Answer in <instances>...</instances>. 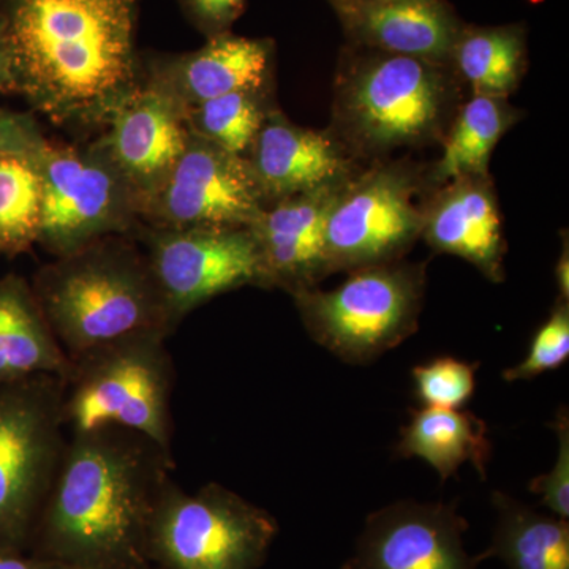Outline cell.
Returning <instances> with one entry per match:
<instances>
[{"label": "cell", "instance_id": "cell-13", "mask_svg": "<svg viewBox=\"0 0 569 569\" xmlns=\"http://www.w3.org/2000/svg\"><path fill=\"white\" fill-rule=\"evenodd\" d=\"M456 505L397 501L372 512L342 569H478Z\"/></svg>", "mask_w": 569, "mask_h": 569}, {"label": "cell", "instance_id": "cell-5", "mask_svg": "<svg viewBox=\"0 0 569 569\" xmlns=\"http://www.w3.org/2000/svg\"><path fill=\"white\" fill-rule=\"evenodd\" d=\"M163 335L127 337L70 359L62 417L70 436L122 427L171 449L174 365Z\"/></svg>", "mask_w": 569, "mask_h": 569}, {"label": "cell", "instance_id": "cell-33", "mask_svg": "<svg viewBox=\"0 0 569 569\" xmlns=\"http://www.w3.org/2000/svg\"><path fill=\"white\" fill-rule=\"evenodd\" d=\"M556 282L559 288L561 301H568L569 298V249L568 238H565L563 249H561L559 261L556 266Z\"/></svg>", "mask_w": 569, "mask_h": 569}, {"label": "cell", "instance_id": "cell-26", "mask_svg": "<svg viewBox=\"0 0 569 569\" xmlns=\"http://www.w3.org/2000/svg\"><path fill=\"white\" fill-rule=\"evenodd\" d=\"M271 110L266 91H241L198 104L183 112V118L194 137L246 157Z\"/></svg>", "mask_w": 569, "mask_h": 569}, {"label": "cell", "instance_id": "cell-16", "mask_svg": "<svg viewBox=\"0 0 569 569\" xmlns=\"http://www.w3.org/2000/svg\"><path fill=\"white\" fill-rule=\"evenodd\" d=\"M246 159L257 176L266 206L347 182L359 173L358 159L331 130L296 126L279 110L266 116Z\"/></svg>", "mask_w": 569, "mask_h": 569}, {"label": "cell", "instance_id": "cell-17", "mask_svg": "<svg viewBox=\"0 0 569 569\" xmlns=\"http://www.w3.org/2000/svg\"><path fill=\"white\" fill-rule=\"evenodd\" d=\"M348 44L451 66L463 22L448 0H328Z\"/></svg>", "mask_w": 569, "mask_h": 569}, {"label": "cell", "instance_id": "cell-19", "mask_svg": "<svg viewBox=\"0 0 569 569\" xmlns=\"http://www.w3.org/2000/svg\"><path fill=\"white\" fill-rule=\"evenodd\" d=\"M272 58L271 40L220 33L200 50L157 67L149 84L170 96L186 112L228 93L266 91Z\"/></svg>", "mask_w": 569, "mask_h": 569}, {"label": "cell", "instance_id": "cell-21", "mask_svg": "<svg viewBox=\"0 0 569 569\" xmlns=\"http://www.w3.org/2000/svg\"><path fill=\"white\" fill-rule=\"evenodd\" d=\"M396 452L400 458L425 460L445 482L467 462L486 478L492 445L488 425L477 415L422 407L410 411V421L400 430Z\"/></svg>", "mask_w": 569, "mask_h": 569}, {"label": "cell", "instance_id": "cell-35", "mask_svg": "<svg viewBox=\"0 0 569 569\" xmlns=\"http://www.w3.org/2000/svg\"><path fill=\"white\" fill-rule=\"evenodd\" d=\"M151 569H157V568H153V567H152Z\"/></svg>", "mask_w": 569, "mask_h": 569}, {"label": "cell", "instance_id": "cell-6", "mask_svg": "<svg viewBox=\"0 0 569 569\" xmlns=\"http://www.w3.org/2000/svg\"><path fill=\"white\" fill-rule=\"evenodd\" d=\"M426 293V263L369 266L339 287L293 295L313 340L350 365H369L415 335Z\"/></svg>", "mask_w": 569, "mask_h": 569}, {"label": "cell", "instance_id": "cell-29", "mask_svg": "<svg viewBox=\"0 0 569 569\" xmlns=\"http://www.w3.org/2000/svg\"><path fill=\"white\" fill-rule=\"evenodd\" d=\"M559 438V455L550 471L531 479L529 489L541 497L542 505L560 519L569 518V417L561 407L550 425Z\"/></svg>", "mask_w": 569, "mask_h": 569}, {"label": "cell", "instance_id": "cell-15", "mask_svg": "<svg viewBox=\"0 0 569 569\" xmlns=\"http://www.w3.org/2000/svg\"><path fill=\"white\" fill-rule=\"evenodd\" d=\"M347 182L266 206L263 213L250 224L260 254L261 287L282 288L295 295L317 287L329 276L325 258L326 222Z\"/></svg>", "mask_w": 569, "mask_h": 569}, {"label": "cell", "instance_id": "cell-28", "mask_svg": "<svg viewBox=\"0 0 569 569\" xmlns=\"http://www.w3.org/2000/svg\"><path fill=\"white\" fill-rule=\"evenodd\" d=\"M569 358V306L568 301L557 302L550 317L535 332L526 358L518 366L503 372V380H531L550 370L560 369Z\"/></svg>", "mask_w": 569, "mask_h": 569}, {"label": "cell", "instance_id": "cell-7", "mask_svg": "<svg viewBox=\"0 0 569 569\" xmlns=\"http://www.w3.org/2000/svg\"><path fill=\"white\" fill-rule=\"evenodd\" d=\"M63 378L0 387V553L29 552L67 438Z\"/></svg>", "mask_w": 569, "mask_h": 569}, {"label": "cell", "instance_id": "cell-23", "mask_svg": "<svg viewBox=\"0 0 569 569\" xmlns=\"http://www.w3.org/2000/svg\"><path fill=\"white\" fill-rule=\"evenodd\" d=\"M496 529L489 549L479 553L503 561L509 569H569V523L542 515L505 492H493Z\"/></svg>", "mask_w": 569, "mask_h": 569}, {"label": "cell", "instance_id": "cell-24", "mask_svg": "<svg viewBox=\"0 0 569 569\" xmlns=\"http://www.w3.org/2000/svg\"><path fill=\"white\" fill-rule=\"evenodd\" d=\"M522 116L503 97L471 96L449 126L443 152L427 174L429 182L440 187L462 176H489L493 149Z\"/></svg>", "mask_w": 569, "mask_h": 569}, {"label": "cell", "instance_id": "cell-1", "mask_svg": "<svg viewBox=\"0 0 569 569\" xmlns=\"http://www.w3.org/2000/svg\"><path fill=\"white\" fill-rule=\"evenodd\" d=\"M173 470L171 449L134 430L73 433L29 552L69 569H151L149 526Z\"/></svg>", "mask_w": 569, "mask_h": 569}, {"label": "cell", "instance_id": "cell-31", "mask_svg": "<svg viewBox=\"0 0 569 569\" xmlns=\"http://www.w3.org/2000/svg\"><path fill=\"white\" fill-rule=\"evenodd\" d=\"M247 0H186L194 22L209 37L230 32L234 21L244 13Z\"/></svg>", "mask_w": 569, "mask_h": 569}, {"label": "cell", "instance_id": "cell-27", "mask_svg": "<svg viewBox=\"0 0 569 569\" xmlns=\"http://www.w3.org/2000/svg\"><path fill=\"white\" fill-rule=\"evenodd\" d=\"M478 365L441 356L411 370L415 396L425 407L460 410L477 391Z\"/></svg>", "mask_w": 569, "mask_h": 569}, {"label": "cell", "instance_id": "cell-20", "mask_svg": "<svg viewBox=\"0 0 569 569\" xmlns=\"http://www.w3.org/2000/svg\"><path fill=\"white\" fill-rule=\"evenodd\" d=\"M71 361L41 312L31 283L0 279V387L33 376L66 380Z\"/></svg>", "mask_w": 569, "mask_h": 569}, {"label": "cell", "instance_id": "cell-30", "mask_svg": "<svg viewBox=\"0 0 569 569\" xmlns=\"http://www.w3.org/2000/svg\"><path fill=\"white\" fill-rule=\"evenodd\" d=\"M44 141L31 116L0 110V153L32 157Z\"/></svg>", "mask_w": 569, "mask_h": 569}, {"label": "cell", "instance_id": "cell-14", "mask_svg": "<svg viewBox=\"0 0 569 569\" xmlns=\"http://www.w3.org/2000/svg\"><path fill=\"white\" fill-rule=\"evenodd\" d=\"M93 142L129 183L142 206L162 189L181 159L190 132L182 108L152 84L140 86L108 119Z\"/></svg>", "mask_w": 569, "mask_h": 569}, {"label": "cell", "instance_id": "cell-32", "mask_svg": "<svg viewBox=\"0 0 569 569\" xmlns=\"http://www.w3.org/2000/svg\"><path fill=\"white\" fill-rule=\"evenodd\" d=\"M0 569H69L58 561L22 553H0Z\"/></svg>", "mask_w": 569, "mask_h": 569}, {"label": "cell", "instance_id": "cell-12", "mask_svg": "<svg viewBox=\"0 0 569 569\" xmlns=\"http://www.w3.org/2000/svg\"><path fill=\"white\" fill-rule=\"evenodd\" d=\"M266 209L246 157L190 133L162 189L142 206L151 228H249Z\"/></svg>", "mask_w": 569, "mask_h": 569}, {"label": "cell", "instance_id": "cell-8", "mask_svg": "<svg viewBox=\"0 0 569 569\" xmlns=\"http://www.w3.org/2000/svg\"><path fill=\"white\" fill-rule=\"evenodd\" d=\"M277 533L274 516L219 482L189 493L171 481L153 512L146 553L157 569H258Z\"/></svg>", "mask_w": 569, "mask_h": 569}, {"label": "cell", "instance_id": "cell-4", "mask_svg": "<svg viewBox=\"0 0 569 569\" xmlns=\"http://www.w3.org/2000/svg\"><path fill=\"white\" fill-rule=\"evenodd\" d=\"M31 287L70 359L127 337L176 331L148 258L129 234L107 236L54 258Z\"/></svg>", "mask_w": 569, "mask_h": 569}, {"label": "cell", "instance_id": "cell-10", "mask_svg": "<svg viewBox=\"0 0 569 569\" xmlns=\"http://www.w3.org/2000/svg\"><path fill=\"white\" fill-rule=\"evenodd\" d=\"M32 160L41 186L37 244L54 258L107 236H130L138 227L137 197L96 144L82 149L44 141Z\"/></svg>", "mask_w": 569, "mask_h": 569}, {"label": "cell", "instance_id": "cell-22", "mask_svg": "<svg viewBox=\"0 0 569 569\" xmlns=\"http://www.w3.org/2000/svg\"><path fill=\"white\" fill-rule=\"evenodd\" d=\"M451 67L471 96L503 97L518 91L529 69L527 28L522 22L505 26L463 24Z\"/></svg>", "mask_w": 569, "mask_h": 569}, {"label": "cell", "instance_id": "cell-9", "mask_svg": "<svg viewBox=\"0 0 569 569\" xmlns=\"http://www.w3.org/2000/svg\"><path fill=\"white\" fill-rule=\"evenodd\" d=\"M425 176L410 162H378L340 190L325 230L328 274L395 263L421 239Z\"/></svg>", "mask_w": 569, "mask_h": 569}, {"label": "cell", "instance_id": "cell-2", "mask_svg": "<svg viewBox=\"0 0 569 569\" xmlns=\"http://www.w3.org/2000/svg\"><path fill=\"white\" fill-rule=\"evenodd\" d=\"M134 0H11L2 22L9 91L59 126L107 123L140 88Z\"/></svg>", "mask_w": 569, "mask_h": 569}, {"label": "cell", "instance_id": "cell-18", "mask_svg": "<svg viewBox=\"0 0 569 569\" xmlns=\"http://www.w3.org/2000/svg\"><path fill=\"white\" fill-rule=\"evenodd\" d=\"M421 238L437 253L463 258L490 282H503L507 239L490 176H462L427 198Z\"/></svg>", "mask_w": 569, "mask_h": 569}, {"label": "cell", "instance_id": "cell-25", "mask_svg": "<svg viewBox=\"0 0 569 569\" xmlns=\"http://www.w3.org/2000/svg\"><path fill=\"white\" fill-rule=\"evenodd\" d=\"M41 186L32 157L0 153V253L13 258L39 241Z\"/></svg>", "mask_w": 569, "mask_h": 569}, {"label": "cell", "instance_id": "cell-11", "mask_svg": "<svg viewBox=\"0 0 569 569\" xmlns=\"http://www.w3.org/2000/svg\"><path fill=\"white\" fill-rule=\"evenodd\" d=\"M140 239L176 328L216 296L261 287L260 254L249 228L149 227Z\"/></svg>", "mask_w": 569, "mask_h": 569}, {"label": "cell", "instance_id": "cell-3", "mask_svg": "<svg viewBox=\"0 0 569 569\" xmlns=\"http://www.w3.org/2000/svg\"><path fill=\"white\" fill-rule=\"evenodd\" d=\"M447 63L347 44L335 82L332 129L355 159L443 142L462 104Z\"/></svg>", "mask_w": 569, "mask_h": 569}, {"label": "cell", "instance_id": "cell-34", "mask_svg": "<svg viewBox=\"0 0 569 569\" xmlns=\"http://www.w3.org/2000/svg\"><path fill=\"white\" fill-rule=\"evenodd\" d=\"M9 91V67H7L6 48H3L2 22H0V92Z\"/></svg>", "mask_w": 569, "mask_h": 569}]
</instances>
